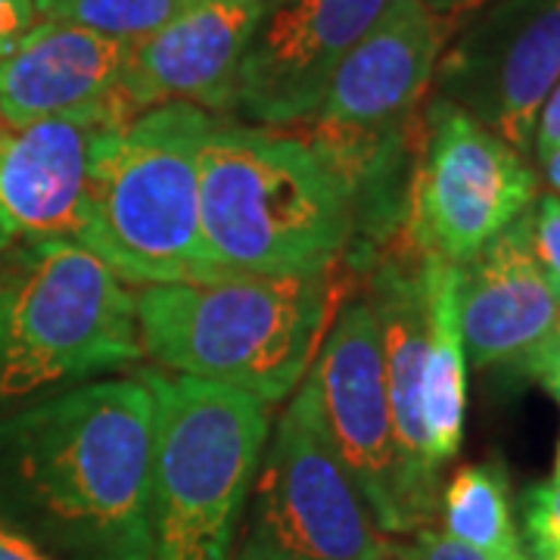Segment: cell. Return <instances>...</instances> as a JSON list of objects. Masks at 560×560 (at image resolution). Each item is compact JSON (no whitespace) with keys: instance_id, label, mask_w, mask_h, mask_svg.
Segmentation results:
<instances>
[{"instance_id":"6da1fadb","label":"cell","mask_w":560,"mask_h":560,"mask_svg":"<svg viewBox=\"0 0 560 560\" xmlns=\"http://www.w3.org/2000/svg\"><path fill=\"white\" fill-rule=\"evenodd\" d=\"M153 396L101 377L0 418V517L54 560H150Z\"/></svg>"},{"instance_id":"7a4b0ae2","label":"cell","mask_w":560,"mask_h":560,"mask_svg":"<svg viewBox=\"0 0 560 560\" xmlns=\"http://www.w3.org/2000/svg\"><path fill=\"white\" fill-rule=\"evenodd\" d=\"M200 231L212 280L327 275L355 246V206L305 135L219 119L202 143Z\"/></svg>"},{"instance_id":"3957f363","label":"cell","mask_w":560,"mask_h":560,"mask_svg":"<svg viewBox=\"0 0 560 560\" xmlns=\"http://www.w3.org/2000/svg\"><path fill=\"white\" fill-rule=\"evenodd\" d=\"M359 280L342 261L327 275L140 287V349L162 371L224 383L275 408L300 389Z\"/></svg>"},{"instance_id":"277c9868","label":"cell","mask_w":560,"mask_h":560,"mask_svg":"<svg viewBox=\"0 0 560 560\" xmlns=\"http://www.w3.org/2000/svg\"><path fill=\"white\" fill-rule=\"evenodd\" d=\"M138 377L153 396L150 560H234L271 405L150 368Z\"/></svg>"},{"instance_id":"5b68a950","label":"cell","mask_w":560,"mask_h":560,"mask_svg":"<svg viewBox=\"0 0 560 560\" xmlns=\"http://www.w3.org/2000/svg\"><path fill=\"white\" fill-rule=\"evenodd\" d=\"M128 283L72 237L0 249V405L60 393L138 364Z\"/></svg>"},{"instance_id":"8992f818","label":"cell","mask_w":560,"mask_h":560,"mask_svg":"<svg viewBox=\"0 0 560 560\" xmlns=\"http://www.w3.org/2000/svg\"><path fill=\"white\" fill-rule=\"evenodd\" d=\"M219 116L162 103L106 150L79 243L125 283H209L200 231V156Z\"/></svg>"},{"instance_id":"52a82bcc","label":"cell","mask_w":560,"mask_h":560,"mask_svg":"<svg viewBox=\"0 0 560 560\" xmlns=\"http://www.w3.org/2000/svg\"><path fill=\"white\" fill-rule=\"evenodd\" d=\"M386 555L389 545L327 436L318 389L305 374L268 433L234 560H386Z\"/></svg>"},{"instance_id":"ba28073f","label":"cell","mask_w":560,"mask_h":560,"mask_svg":"<svg viewBox=\"0 0 560 560\" xmlns=\"http://www.w3.org/2000/svg\"><path fill=\"white\" fill-rule=\"evenodd\" d=\"M539 197L523 153L445 97L423 103L405 231L423 253L467 265Z\"/></svg>"},{"instance_id":"9c48e42d","label":"cell","mask_w":560,"mask_h":560,"mask_svg":"<svg viewBox=\"0 0 560 560\" xmlns=\"http://www.w3.org/2000/svg\"><path fill=\"white\" fill-rule=\"evenodd\" d=\"M308 374L318 389L327 436L359 486L374 526L389 536L427 529L433 517L423 511L399 458L381 334L361 293L340 305Z\"/></svg>"},{"instance_id":"30bf717a","label":"cell","mask_w":560,"mask_h":560,"mask_svg":"<svg viewBox=\"0 0 560 560\" xmlns=\"http://www.w3.org/2000/svg\"><path fill=\"white\" fill-rule=\"evenodd\" d=\"M558 81L560 0H495L442 50L433 94L526 156Z\"/></svg>"},{"instance_id":"8fae6325","label":"cell","mask_w":560,"mask_h":560,"mask_svg":"<svg viewBox=\"0 0 560 560\" xmlns=\"http://www.w3.org/2000/svg\"><path fill=\"white\" fill-rule=\"evenodd\" d=\"M386 7L389 0H265L231 113L261 128H302Z\"/></svg>"},{"instance_id":"7c38bea8","label":"cell","mask_w":560,"mask_h":560,"mask_svg":"<svg viewBox=\"0 0 560 560\" xmlns=\"http://www.w3.org/2000/svg\"><path fill=\"white\" fill-rule=\"evenodd\" d=\"M131 116L109 94L50 119L13 128L0 147V219L20 237H72L88 224L94 178Z\"/></svg>"},{"instance_id":"4fadbf2b","label":"cell","mask_w":560,"mask_h":560,"mask_svg":"<svg viewBox=\"0 0 560 560\" xmlns=\"http://www.w3.org/2000/svg\"><path fill=\"white\" fill-rule=\"evenodd\" d=\"M261 7L265 0H194L160 32L135 40L116 88L125 109L140 116L180 101L209 113H231Z\"/></svg>"},{"instance_id":"5bb4252c","label":"cell","mask_w":560,"mask_h":560,"mask_svg":"<svg viewBox=\"0 0 560 560\" xmlns=\"http://www.w3.org/2000/svg\"><path fill=\"white\" fill-rule=\"evenodd\" d=\"M361 296L371 305L381 334L386 389L393 408V430L408 482L430 517L440 514V470L427 458L420 386L427 352V290L423 249L401 228L374 253L361 275Z\"/></svg>"},{"instance_id":"9a60e30c","label":"cell","mask_w":560,"mask_h":560,"mask_svg":"<svg viewBox=\"0 0 560 560\" xmlns=\"http://www.w3.org/2000/svg\"><path fill=\"white\" fill-rule=\"evenodd\" d=\"M558 312L560 302L533 259L523 215L458 265L460 340L474 368H521L548 340Z\"/></svg>"},{"instance_id":"2e32d148","label":"cell","mask_w":560,"mask_h":560,"mask_svg":"<svg viewBox=\"0 0 560 560\" xmlns=\"http://www.w3.org/2000/svg\"><path fill=\"white\" fill-rule=\"evenodd\" d=\"M128 54V40L106 38L72 22L32 25L0 57V119L10 128H25L116 94Z\"/></svg>"},{"instance_id":"e0dca14e","label":"cell","mask_w":560,"mask_h":560,"mask_svg":"<svg viewBox=\"0 0 560 560\" xmlns=\"http://www.w3.org/2000/svg\"><path fill=\"white\" fill-rule=\"evenodd\" d=\"M427 290V352L420 415L427 436V458L440 470L458 455L467 411V355L458 320V265L423 253Z\"/></svg>"},{"instance_id":"ac0fdd59","label":"cell","mask_w":560,"mask_h":560,"mask_svg":"<svg viewBox=\"0 0 560 560\" xmlns=\"http://www.w3.org/2000/svg\"><path fill=\"white\" fill-rule=\"evenodd\" d=\"M442 533L486 560H529L511 514V486L499 460L467 464L440 495Z\"/></svg>"},{"instance_id":"d6986e66","label":"cell","mask_w":560,"mask_h":560,"mask_svg":"<svg viewBox=\"0 0 560 560\" xmlns=\"http://www.w3.org/2000/svg\"><path fill=\"white\" fill-rule=\"evenodd\" d=\"M190 3L194 0H44L35 3V10L44 20L72 22L106 38L135 44L160 32Z\"/></svg>"},{"instance_id":"ffe728a7","label":"cell","mask_w":560,"mask_h":560,"mask_svg":"<svg viewBox=\"0 0 560 560\" xmlns=\"http://www.w3.org/2000/svg\"><path fill=\"white\" fill-rule=\"evenodd\" d=\"M523 536L529 545V558L560 555V480L529 486L521 499Z\"/></svg>"},{"instance_id":"44dd1931","label":"cell","mask_w":560,"mask_h":560,"mask_svg":"<svg viewBox=\"0 0 560 560\" xmlns=\"http://www.w3.org/2000/svg\"><path fill=\"white\" fill-rule=\"evenodd\" d=\"M523 219L533 259L560 302V197H536Z\"/></svg>"},{"instance_id":"7402d4cb","label":"cell","mask_w":560,"mask_h":560,"mask_svg":"<svg viewBox=\"0 0 560 560\" xmlns=\"http://www.w3.org/2000/svg\"><path fill=\"white\" fill-rule=\"evenodd\" d=\"M396 560H486L482 555H477L474 548L460 545L452 536L445 533H436V529H418V536L408 541V545H399L396 548Z\"/></svg>"},{"instance_id":"603a6c76","label":"cell","mask_w":560,"mask_h":560,"mask_svg":"<svg viewBox=\"0 0 560 560\" xmlns=\"http://www.w3.org/2000/svg\"><path fill=\"white\" fill-rule=\"evenodd\" d=\"M35 0H0V57H7L35 25Z\"/></svg>"},{"instance_id":"cb8c5ba5","label":"cell","mask_w":560,"mask_h":560,"mask_svg":"<svg viewBox=\"0 0 560 560\" xmlns=\"http://www.w3.org/2000/svg\"><path fill=\"white\" fill-rule=\"evenodd\" d=\"M560 147V81L551 88L548 101L541 106L539 121H536V138H533V150L539 162H545Z\"/></svg>"},{"instance_id":"d4e9b609","label":"cell","mask_w":560,"mask_h":560,"mask_svg":"<svg viewBox=\"0 0 560 560\" xmlns=\"http://www.w3.org/2000/svg\"><path fill=\"white\" fill-rule=\"evenodd\" d=\"M0 560H54L47 551H40L35 541L20 533L10 521L0 517Z\"/></svg>"},{"instance_id":"484cf974","label":"cell","mask_w":560,"mask_h":560,"mask_svg":"<svg viewBox=\"0 0 560 560\" xmlns=\"http://www.w3.org/2000/svg\"><path fill=\"white\" fill-rule=\"evenodd\" d=\"M521 371H526L560 401V352H539L533 359H526L521 364Z\"/></svg>"},{"instance_id":"4316f807","label":"cell","mask_w":560,"mask_h":560,"mask_svg":"<svg viewBox=\"0 0 560 560\" xmlns=\"http://www.w3.org/2000/svg\"><path fill=\"white\" fill-rule=\"evenodd\" d=\"M436 16H445V20H455L458 22L464 13H474V10H480L482 3H489V0H423Z\"/></svg>"},{"instance_id":"83f0119b","label":"cell","mask_w":560,"mask_h":560,"mask_svg":"<svg viewBox=\"0 0 560 560\" xmlns=\"http://www.w3.org/2000/svg\"><path fill=\"white\" fill-rule=\"evenodd\" d=\"M541 165H545V180L560 194V147Z\"/></svg>"},{"instance_id":"f1b7e54d","label":"cell","mask_w":560,"mask_h":560,"mask_svg":"<svg viewBox=\"0 0 560 560\" xmlns=\"http://www.w3.org/2000/svg\"><path fill=\"white\" fill-rule=\"evenodd\" d=\"M539 352H560V312H558V320H555V327H551V334H548V340L541 342L533 355H539ZM533 355H529V359H533Z\"/></svg>"},{"instance_id":"f546056e","label":"cell","mask_w":560,"mask_h":560,"mask_svg":"<svg viewBox=\"0 0 560 560\" xmlns=\"http://www.w3.org/2000/svg\"><path fill=\"white\" fill-rule=\"evenodd\" d=\"M13 241H16V234H13V231L7 228V221L0 219V249H7V246H10Z\"/></svg>"},{"instance_id":"4dcf8cb0","label":"cell","mask_w":560,"mask_h":560,"mask_svg":"<svg viewBox=\"0 0 560 560\" xmlns=\"http://www.w3.org/2000/svg\"><path fill=\"white\" fill-rule=\"evenodd\" d=\"M10 131H13V128H10V125H7V121L0 119V147H3V143H7V138H10Z\"/></svg>"},{"instance_id":"1f68e13d","label":"cell","mask_w":560,"mask_h":560,"mask_svg":"<svg viewBox=\"0 0 560 560\" xmlns=\"http://www.w3.org/2000/svg\"><path fill=\"white\" fill-rule=\"evenodd\" d=\"M555 480H560V442H558V458H555Z\"/></svg>"},{"instance_id":"d6a6232c","label":"cell","mask_w":560,"mask_h":560,"mask_svg":"<svg viewBox=\"0 0 560 560\" xmlns=\"http://www.w3.org/2000/svg\"><path fill=\"white\" fill-rule=\"evenodd\" d=\"M529 560H560V555H551V558H529Z\"/></svg>"},{"instance_id":"836d02e7","label":"cell","mask_w":560,"mask_h":560,"mask_svg":"<svg viewBox=\"0 0 560 560\" xmlns=\"http://www.w3.org/2000/svg\"><path fill=\"white\" fill-rule=\"evenodd\" d=\"M35 3H44V0H35Z\"/></svg>"}]
</instances>
